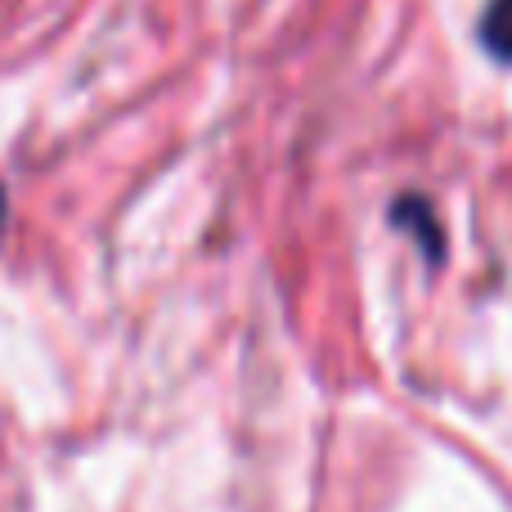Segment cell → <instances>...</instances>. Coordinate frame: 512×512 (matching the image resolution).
Segmentation results:
<instances>
[{
  "mask_svg": "<svg viewBox=\"0 0 512 512\" xmlns=\"http://www.w3.org/2000/svg\"><path fill=\"white\" fill-rule=\"evenodd\" d=\"M481 45L499 63H512V0H490L481 14Z\"/></svg>",
  "mask_w": 512,
  "mask_h": 512,
  "instance_id": "1",
  "label": "cell"
},
{
  "mask_svg": "<svg viewBox=\"0 0 512 512\" xmlns=\"http://www.w3.org/2000/svg\"><path fill=\"white\" fill-rule=\"evenodd\" d=\"M0 230H5V189H0Z\"/></svg>",
  "mask_w": 512,
  "mask_h": 512,
  "instance_id": "3",
  "label": "cell"
},
{
  "mask_svg": "<svg viewBox=\"0 0 512 512\" xmlns=\"http://www.w3.org/2000/svg\"><path fill=\"white\" fill-rule=\"evenodd\" d=\"M414 212H423V203H414ZM414 212H409V203H400L396 207V225L400 221H414ZM418 234H423V243H427V252H436V239H432V225H427V216H423V221H418Z\"/></svg>",
  "mask_w": 512,
  "mask_h": 512,
  "instance_id": "2",
  "label": "cell"
}]
</instances>
